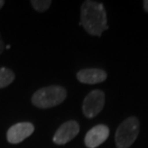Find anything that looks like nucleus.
Segmentation results:
<instances>
[{
    "label": "nucleus",
    "instance_id": "6",
    "mask_svg": "<svg viewBox=\"0 0 148 148\" xmlns=\"http://www.w3.org/2000/svg\"><path fill=\"white\" fill-rule=\"evenodd\" d=\"M35 131V126L31 122H18L11 126L7 131V140L12 144L22 143Z\"/></svg>",
    "mask_w": 148,
    "mask_h": 148
},
{
    "label": "nucleus",
    "instance_id": "7",
    "mask_svg": "<svg viewBox=\"0 0 148 148\" xmlns=\"http://www.w3.org/2000/svg\"><path fill=\"white\" fill-rule=\"evenodd\" d=\"M110 135L109 127L103 124L92 127L85 137V145L88 148H96L107 140Z\"/></svg>",
    "mask_w": 148,
    "mask_h": 148
},
{
    "label": "nucleus",
    "instance_id": "11",
    "mask_svg": "<svg viewBox=\"0 0 148 148\" xmlns=\"http://www.w3.org/2000/svg\"><path fill=\"white\" fill-rule=\"evenodd\" d=\"M4 48H5V45H4V41H3L2 38H1V35H0V54L4 51Z\"/></svg>",
    "mask_w": 148,
    "mask_h": 148
},
{
    "label": "nucleus",
    "instance_id": "3",
    "mask_svg": "<svg viewBox=\"0 0 148 148\" xmlns=\"http://www.w3.org/2000/svg\"><path fill=\"white\" fill-rule=\"evenodd\" d=\"M140 132V121L137 117L131 116L118 126L115 132L116 148H129L134 143Z\"/></svg>",
    "mask_w": 148,
    "mask_h": 148
},
{
    "label": "nucleus",
    "instance_id": "10",
    "mask_svg": "<svg viewBox=\"0 0 148 148\" xmlns=\"http://www.w3.org/2000/svg\"><path fill=\"white\" fill-rule=\"evenodd\" d=\"M51 3L52 2L50 0H32L31 1V4L33 6V8L37 12H40V13H42V12L48 10Z\"/></svg>",
    "mask_w": 148,
    "mask_h": 148
},
{
    "label": "nucleus",
    "instance_id": "8",
    "mask_svg": "<svg viewBox=\"0 0 148 148\" xmlns=\"http://www.w3.org/2000/svg\"><path fill=\"white\" fill-rule=\"evenodd\" d=\"M107 72L100 69H85L77 72L76 77L83 84L94 85L104 82L107 79Z\"/></svg>",
    "mask_w": 148,
    "mask_h": 148
},
{
    "label": "nucleus",
    "instance_id": "14",
    "mask_svg": "<svg viewBox=\"0 0 148 148\" xmlns=\"http://www.w3.org/2000/svg\"><path fill=\"white\" fill-rule=\"evenodd\" d=\"M6 47H7V49H10V48H11V46H10V45H7Z\"/></svg>",
    "mask_w": 148,
    "mask_h": 148
},
{
    "label": "nucleus",
    "instance_id": "13",
    "mask_svg": "<svg viewBox=\"0 0 148 148\" xmlns=\"http://www.w3.org/2000/svg\"><path fill=\"white\" fill-rule=\"evenodd\" d=\"M4 4H5V1L4 0H0V9H1L3 6H4Z\"/></svg>",
    "mask_w": 148,
    "mask_h": 148
},
{
    "label": "nucleus",
    "instance_id": "1",
    "mask_svg": "<svg viewBox=\"0 0 148 148\" xmlns=\"http://www.w3.org/2000/svg\"><path fill=\"white\" fill-rule=\"evenodd\" d=\"M79 24L91 36H101L109 28L104 5L91 0L85 1L81 6V21Z\"/></svg>",
    "mask_w": 148,
    "mask_h": 148
},
{
    "label": "nucleus",
    "instance_id": "5",
    "mask_svg": "<svg viewBox=\"0 0 148 148\" xmlns=\"http://www.w3.org/2000/svg\"><path fill=\"white\" fill-rule=\"evenodd\" d=\"M79 131L80 126L77 121H66V122L62 124L57 131L55 132V135L53 136V143L57 145H64V144L72 140L78 135Z\"/></svg>",
    "mask_w": 148,
    "mask_h": 148
},
{
    "label": "nucleus",
    "instance_id": "2",
    "mask_svg": "<svg viewBox=\"0 0 148 148\" xmlns=\"http://www.w3.org/2000/svg\"><path fill=\"white\" fill-rule=\"evenodd\" d=\"M66 88L61 86H49L38 90L32 96V104L40 109H49L60 105L66 98Z\"/></svg>",
    "mask_w": 148,
    "mask_h": 148
},
{
    "label": "nucleus",
    "instance_id": "9",
    "mask_svg": "<svg viewBox=\"0 0 148 148\" xmlns=\"http://www.w3.org/2000/svg\"><path fill=\"white\" fill-rule=\"evenodd\" d=\"M16 75L13 70L7 67H0V88L8 87L14 81Z\"/></svg>",
    "mask_w": 148,
    "mask_h": 148
},
{
    "label": "nucleus",
    "instance_id": "4",
    "mask_svg": "<svg viewBox=\"0 0 148 148\" xmlns=\"http://www.w3.org/2000/svg\"><path fill=\"white\" fill-rule=\"evenodd\" d=\"M105 104V93L100 90H94L86 96L83 102V112L88 118L95 117L102 111Z\"/></svg>",
    "mask_w": 148,
    "mask_h": 148
},
{
    "label": "nucleus",
    "instance_id": "12",
    "mask_svg": "<svg viewBox=\"0 0 148 148\" xmlns=\"http://www.w3.org/2000/svg\"><path fill=\"white\" fill-rule=\"evenodd\" d=\"M143 7H144V10L148 13V0H144L143 1Z\"/></svg>",
    "mask_w": 148,
    "mask_h": 148
}]
</instances>
